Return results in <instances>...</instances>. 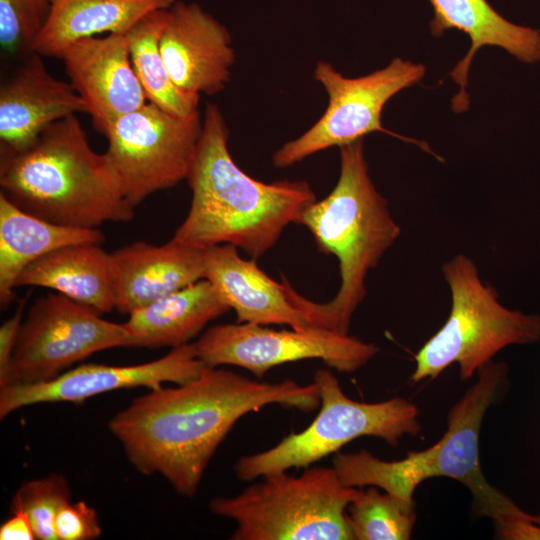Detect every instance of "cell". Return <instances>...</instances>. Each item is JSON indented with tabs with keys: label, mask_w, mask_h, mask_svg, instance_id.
<instances>
[{
	"label": "cell",
	"mask_w": 540,
	"mask_h": 540,
	"mask_svg": "<svg viewBox=\"0 0 540 540\" xmlns=\"http://www.w3.org/2000/svg\"><path fill=\"white\" fill-rule=\"evenodd\" d=\"M201 131L199 110L179 116L150 102L112 124L103 154L133 208L186 180Z\"/></svg>",
	"instance_id": "obj_10"
},
{
	"label": "cell",
	"mask_w": 540,
	"mask_h": 540,
	"mask_svg": "<svg viewBox=\"0 0 540 540\" xmlns=\"http://www.w3.org/2000/svg\"><path fill=\"white\" fill-rule=\"evenodd\" d=\"M205 254L174 238L163 245L137 241L109 253L115 310L129 315L205 279Z\"/></svg>",
	"instance_id": "obj_17"
},
{
	"label": "cell",
	"mask_w": 540,
	"mask_h": 540,
	"mask_svg": "<svg viewBox=\"0 0 540 540\" xmlns=\"http://www.w3.org/2000/svg\"><path fill=\"white\" fill-rule=\"evenodd\" d=\"M169 11L160 50L173 82L193 94L223 91L235 63L227 27L196 2L176 0Z\"/></svg>",
	"instance_id": "obj_15"
},
{
	"label": "cell",
	"mask_w": 540,
	"mask_h": 540,
	"mask_svg": "<svg viewBox=\"0 0 540 540\" xmlns=\"http://www.w3.org/2000/svg\"><path fill=\"white\" fill-rule=\"evenodd\" d=\"M86 106L70 82L54 77L33 52L0 87V158L31 146L51 124Z\"/></svg>",
	"instance_id": "obj_16"
},
{
	"label": "cell",
	"mask_w": 540,
	"mask_h": 540,
	"mask_svg": "<svg viewBox=\"0 0 540 540\" xmlns=\"http://www.w3.org/2000/svg\"><path fill=\"white\" fill-rule=\"evenodd\" d=\"M221 109L207 104L201 136L186 181L190 209L172 238L207 249L229 244L252 259L266 254L285 228L298 223L317 199L306 181L265 183L234 162Z\"/></svg>",
	"instance_id": "obj_2"
},
{
	"label": "cell",
	"mask_w": 540,
	"mask_h": 540,
	"mask_svg": "<svg viewBox=\"0 0 540 540\" xmlns=\"http://www.w3.org/2000/svg\"><path fill=\"white\" fill-rule=\"evenodd\" d=\"M442 273L451 293L450 313L416 353L413 383L434 379L453 363L459 365L460 378L469 379L503 348L540 340V314L503 306L468 256L458 254L446 261Z\"/></svg>",
	"instance_id": "obj_7"
},
{
	"label": "cell",
	"mask_w": 540,
	"mask_h": 540,
	"mask_svg": "<svg viewBox=\"0 0 540 540\" xmlns=\"http://www.w3.org/2000/svg\"><path fill=\"white\" fill-rule=\"evenodd\" d=\"M508 367L493 361L478 370L477 381L451 407L447 429L434 445L411 451L397 461H384L370 452H336L333 468L342 484L363 488L374 486L408 502L423 481L448 477L465 485L479 515L495 519L509 511L515 502L492 486L480 464L479 437L488 408L502 395Z\"/></svg>",
	"instance_id": "obj_5"
},
{
	"label": "cell",
	"mask_w": 540,
	"mask_h": 540,
	"mask_svg": "<svg viewBox=\"0 0 540 540\" xmlns=\"http://www.w3.org/2000/svg\"><path fill=\"white\" fill-rule=\"evenodd\" d=\"M270 404L312 411L320 405L318 387L292 379L256 381L206 367L189 382L150 389L133 399L108 428L139 473L160 474L178 494L193 497L235 423Z\"/></svg>",
	"instance_id": "obj_1"
},
{
	"label": "cell",
	"mask_w": 540,
	"mask_h": 540,
	"mask_svg": "<svg viewBox=\"0 0 540 540\" xmlns=\"http://www.w3.org/2000/svg\"><path fill=\"white\" fill-rule=\"evenodd\" d=\"M339 152L335 187L310 205L299 221L320 252L337 257L339 289L330 301L316 303L297 293L286 278L282 280L288 297L311 326L349 334L353 314L367 294V275L398 239L401 228L370 177L363 139L339 147Z\"/></svg>",
	"instance_id": "obj_3"
},
{
	"label": "cell",
	"mask_w": 540,
	"mask_h": 540,
	"mask_svg": "<svg viewBox=\"0 0 540 540\" xmlns=\"http://www.w3.org/2000/svg\"><path fill=\"white\" fill-rule=\"evenodd\" d=\"M425 72L421 63L394 58L384 68L349 78L329 62L318 61L314 78L328 95L327 108L307 131L275 151L272 156L274 167H290L322 150L353 143L373 132H383L416 144L442 160L426 142L394 133L384 128L381 120L386 103L401 90L419 83Z\"/></svg>",
	"instance_id": "obj_9"
},
{
	"label": "cell",
	"mask_w": 540,
	"mask_h": 540,
	"mask_svg": "<svg viewBox=\"0 0 540 540\" xmlns=\"http://www.w3.org/2000/svg\"><path fill=\"white\" fill-rule=\"evenodd\" d=\"M262 478L235 496L211 499L213 514L236 523L230 539L354 540L346 509L357 488L342 484L333 467Z\"/></svg>",
	"instance_id": "obj_6"
},
{
	"label": "cell",
	"mask_w": 540,
	"mask_h": 540,
	"mask_svg": "<svg viewBox=\"0 0 540 540\" xmlns=\"http://www.w3.org/2000/svg\"><path fill=\"white\" fill-rule=\"evenodd\" d=\"M314 383L320 397L315 419L304 430L289 434L275 446L241 457L234 466L240 480L252 481L290 468H307L362 436L377 437L397 446L404 435L416 436L421 431L419 410L405 398L375 403L353 400L326 369L316 371Z\"/></svg>",
	"instance_id": "obj_8"
},
{
	"label": "cell",
	"mask_w": 540,
	"mask_h": 540,
	"mask_svg": "<svg viewBox=\"0 0 540 540\" xmlns=\"http://www.w3.org/2000/svg\"><path fill=\"white\" fill-rule=\"evenodd\" d=\"M51 288L100 314L115 309L109 253L98 243H77L57 248L32 262L16 287Z\"/></svg>",
	"instance_id": "obj_22"
},
{
	"label": "cell",
	"mask_w": 540,
	"mask_h": 540,
	"mask_svg": "<svg viewBox=\"0 0 540 540\" xmlns=\"http://www.w3.org/2000/svg\"><path fill=\"white\" fill-rule=\"evenodd\" d=\"M169 9L150 12L128 31L130 57L148 102L172 114L187 116L198 111L200 95L180 89L164 63L160 39L169 20Z\"/></svg>",
	"instance_id": "obj_24"
},
{
	"label": "cell",
	"mask_w": 540,
	"mask_h": 540,
	"mask_svg": "<svg viewBox=\"0 0 540 540\" xmlns=\"http://www.w3.org/2000/svg\"><path fill=\"white\" fill-rule=\"evenodd\" d=\"M54 529L57 540H93L102 529L97 512L84 501H68L58 511Z\"/></svg>",
	"instance_id": "obj_28"
},
{
	"label": "cell",
	"mask_w": 540,
	"mask_h": 540,
	"mask_svg": "<svg viewBox=\"0 0 540 540\" xmlns=\"http://www.w3.org/2000/svg\"><path fill=\"white\" fill-rule=\"evenodd\" d=\"M195 347L206 367L238 366L257 378L275 366L307 359H319L330 368L350 373L365 366L379 350L373 343L316 326L274 330L237 322L208 328Z\"/></svg>",
	"instance_id": "obj_12"
},
{
	"label": "cell",
	"mask_w": 540,
	"mask_h": 540,
	"mask_svg": "<svg viewBox=\"0 0 540 540\" xmlns=\"http://www.w3.org/2000/svg\"><path fill=\"white\" fill-rule=\"evenodd\" d=\"M434 12L430 31L440 37L457 29L470 38L466 55L450 72L460 91L452 99V109L461 113L469 107L466 93L468 73L476 52L484 46L506 50L518 60L533 63L540 60V30L513 24L494 10L487 0H429Z\"/></svg>",
	"instance_id": "obj_19"
},
{
	"label": "cell",
	"mask_w": 540,
	"mask_h": 540,
	"mask_svg": "<svg viewBox=\"0 0 540 540\" xmlns=\"http://www.w3.org/2000/svg\"><path fill=\"white\" fill-rule=\"evenodd\" d=\"M1 540L37 539L33 525L23 510H13L12 516L0 527Z\"/></svg>",
	"instance_id": "obj_31"
},
{
	"label": "cell",
	"mask_w": 540,
	"mask_h": 540,
	"mask_svg": "<svg viewBox=\"0 0 540 540\" xmlns=\"http://www.w3.org/2000/svg\"><path fill=\"white\" fill-rule=\"evenodd\" d=\"M176 0H51L49 17L33 52L56 57L71 43L103 33H126L152 11Z\"/></svg>",
	"instance_id": "obj_23"
},
{
	"label": "cell",
	"mask_w": 540,
	"mask_h": 540,
	"mask_svg": "<svg viewBox=\"0 0 540 540\" xmlns=\"http://www.w3.org/2000/svg\"><path fill=\"white\" fill-rule=\"evenodd\" d=\"M0 187V194L21 210L58 225L94 229L134 217L77 114L48 126L23 151L1 157Z\"/></svg>",
	"instance_id": "obj_4"
},
{
	"label": "cell",
	"mask_w": 540,
	"mask_h": 540,
	"mask_svg": "<svg viewBox=\"0 0 540 540\" xmlns=\"http://www.w3.org/2000/svg\"><path fill=\"white\" fill-rule=\"evenodd\" d=\"M230 310L214 286L201 279L129 314L126 347H178Z\"/></svg>",
	"instance_id": "obj_20"
},
{
	"label": "cell",
	"mask_w": 540,
	"mask_h": 540,
	"mask_svg": "<svg viewBox=\"0 0 540 540\" xmlns=\"http://www.w3.org/2000/svg\"><path fill=\"white\" fill-rule=\"evenodd\" d=\"M97 228L58 225L27 213L0 194V304L5 309L14 299L21 273L43 255L66 245L101 244Z\"/></svg>",
	"instance_id": "obj_21"
},
{
	"label": "cell",
	"mask_w": 540,
	"mask_h": 540,
	"mask_svg": "<svg viewBox=\"0 0 540 540\" xmlns=\"http://www.w3.org/2000/svg\"><path fill=\"white\" fill-rule=\"evenodd\" d=\"M205 368L195 343L172 348L157 360L137 365L84 364L46 382L0 387V418L39 403H79L123 388L157 389L164 383L180 385L198 377Z\"/></svg>",
	"instance_id": "obj_13"
},
{
	"label": "cell",
	"mask_w": 540,
	"mask_h": 540,
	"mask_svg": "<svg viewBox=\"0 0 540 540\" xmlns=\"http://www.w3.org/2000/svg\"><path fill=\"white\" fill-rule=\"evenodd\" d=\"M233 245L206 249L205 279L234 310L237 323L288 325L304 329L311 324L288 297L285 285L260 269L255 259H243Z\"/></svg>",
	"instance_id": "obj_18"
},
{
	"label": "cell",
	"mask_w": 540,
	"mask_h": 540,
	"mask_svg": "<svg viewBox=\"0 0 540 540\" xmlns=\"http://www.w3.org/2000/svg\"><path fill=\"white\" fill-rule=\"evenodd\" d=\"M346 515L354 540H408L416 522V503L367 486L357 488Z\"/></svg>",
	"instance_id": "obj_25"
},
{
	"label": "cell",
	"mask_w": 540,
	"mask_h": 540,
	"mask_svg": "<svg viewBox=\"0 0 540 540\" xmlns=\"http://www.w3.org/2000/svg\"><path fill=\"white\" fill-rule=\"evenodd\" d=\"M26 299L22 300L14 314L0 327V376L3 375L12 358L23 321Z\"/></svg>",
	"instance_id": "obj_30"
},
{
	"label": "cell",
	"mask_w": 540,
	"mask_h": 540,
	"mask_svg": "<svg viewBox=\"0 0 540 540\" xmlns=\"http://www.w3.org/2000/svg\"><path fill=\"white\" fill-rule=\"evenodd\" d=\"M123 324L107 321L92 308L61 293L38 298L23 319L0 387L54 379L96 352L126 347Z\"/></svg>",
	"instance_id": "obj_11"
},
{
	"label": "cell",
	"mask_w": 540,
	"mask_h": 540,
	"mask_svg": "<svg viewBox=\"0 0 540 540\" xmlns=\"http://www.w3.org/2000/svg\"><path fill=\"white\" fill-rule=\"evenodd\" d=\"M497 539L540 540V513L523 511L515 504L508 512L493 519Z\"/></svg>",
	"instance_id": "obj_29"
},
{
	"label": "cell",
	"mask_w": 540,
	"mask_h": 540,
	"mask_svg": "<svg viewBox=\"0 0 540 540\" xmlns=\"http://www.w3.org/2000/svg\"><path fill=\"white\" fill-rule=\"evenodd\" d=\"M58 58L103 135L117 119L148 102L131 62L128 32L77 40Z\"/></svg>",
	"instance_id": "obj_14"
},
{
	"label": "cell",
	"mask_w": 540,
	"mask_h": 540,
	"mask_svg": "<svg viewBox=\"0 0 540 540\" xmlns=\"http://www.w3.org/2000/svg\"><path fill=\"white\" fill-rule=\"evenodd\" d=\"M70 496L67 479L61 474H51L23 482L12 499L11 511L20 509L28 515L37 539L57 540L55 518Z\"/></svg>",
	"instance_id": "obj_26"
},
{
	"label": "cell",
	"mask_w": 540,
	"mask_h": 540,
	"mask_svg": "<svg viewBox=\"0 0 540 540\" xmlns=\"http://www.w3.org/2000/svg\"><path fill=\"white\" fill-rule=\"evenodd\" d=\"M51 0H0V46L6 55L27 57L42 31Z\"/></svg>",
	"instance_id": "obj_27"
}]
</instances>
